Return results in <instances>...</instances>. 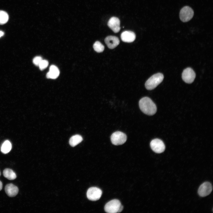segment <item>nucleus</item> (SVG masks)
<instances>
[{
    "mask_svg": "<svg viewBox=\"0 0 213 213\" xmlns=\"http://www.w3.org/2000/svg\"><path fill=\"white\" fill-rule=\"evenodd\" d=\"M83 140L82 137L79 135H76L72 136L69 140L70 146L74 147L80 143Z\"/></svg>",
    "mask_w": 213,
    "mask_h": 213,
    "instance_id": "nucleus-16",
    "label": "nucleus"
},
{
    "mask_svg": "<svg viewBox=\"0 0 213 213\" xmlns=\"http://www.w3.org/2000/svg\"><path fill=\"white\" fill-rule=\"evenodd\" d=\"M49 64V62L47 60L42 59L40 63L38 66L40 69L42 70L46 68Z\"/></svg>",
    "mask_w": 213,
    "mask_h": 213,
    "instance_id": "nucleus-20",
    "label": "nucleus"
},
{
    "mask_svg": "<svg viewBox=\"0 0 213 213\" xmlns=\"http://www.w3.org/2000/svg\"><path fill=\"white\" fill-rule=\"evenodd\" d=\"M104 41L108 47L112 49L117 47L120 43L118 38L114 36H110L106 37Z\"/></svg>",
    "mask_w": 213,
    "mask_h": 213,
    "instance_id": "nucleus-11",
    "label": "nucleus"
},
{
    "mask_svg": "<svg viewBox=\"0 0 213 213\" xmlns=\"http://www.w3.org/2000/svg\"><path fill=\"white\" fill-rule=\"evenodd\" d=\"M5 191L7 194L10 197H14L18 194L19 189L18 187L12 183L7 184L5 187Z\"/></svg>",
    "mask_w": 213,
    "mask_h": 213,
    "instance_id": "nucleus-13",
    "label": "nucleus"
},
{
    "mask_svg": "<svg viewBox=\"0 0 213 213\" xmlns=\"http://www.w3.org/2000/svg\"><path fill=\"white\" fill-rule=\"evenodd\" d=\"M3 174L5 178L10 180H14L17 177L15 173L10 169H5L3 171Z\"/></svg>",
    "mask_w": 213,
    "mask_h": 213,
    "instance_id": "nucleus-15",
    "label": "nucleus"
},
{
    "mask_svg": "<svg viewBox=\"0 0 213 213\" xmlns=\"http://www.w3.org/2000/svg\"><path fill=\"white\" fill-rule=\"evenodd\" d=\"M9 20V15L5 12L0 10V25H2L6 23Z\"/></svg>",
    "mask_w": 213,
    "mask_h": 213,
    "instance_id": "nucleus-18",
    "label": "nucleus"
},
{
    "mask_svg": "<svg viewBox=\"0 0 213 213\" xmlns=\"http://www.w3.org/2000/svg\"><path fill=\"white\" fill-rule=\"evenodd\" d=\"M107 25L108 27L115 33H118L120 30V20L117 17H113L111 18L108 21Z\"/></svg>",
    "mask_w": 213,
    "mask_h": 213,
    "instance_id": "nucleus-10",
    "label": "nucleus"
},
{
    "mask_svg": "<svg viewBox=\"0 0 213 213\" xmlns=\"http://www.w3.org/2000/svg\"><path fill=\"white\" fill-rule=\"evenodd\" d=\"M127 136L124 133L120 131H116L112 134L111 136L112 143L115 145H121L126 141Z\"/></svg>",
    "mask_w": 213,
    "mask_h": 213,
    "instance_id": "nucleus-3",
    "label": "nucleus"
},
{
    "mask_svg": "<svg viewBox=\"0 0 213 213\" xmlns=\"http://www.w3.org/2000/svg\"><path fill=\"white\" fill-rule=\"evenodd\" d=\"M121 204L118 199H114L107 202L104 206L105 211L108 213H117Z\"/></svg>",
    "mask_w": 213,
    "mask_h": 213,
    "instance_id": "nucleus-5",
    "label": "nucleus"
},
{
    "mask_svg": "<svg viewBox=\"0 0 213 213\" xmlns=\"http://www.w3.org/2000/svg\"><path fill=\"white\" fill-rule=\"evenodd\" d=\"M164 79V75L161 73L155 74L146 81L145 86L148 90H152L155 88Z\"/></svg>",
    "mask_w": 213,
    "mask_h": 213,
    "instance_id": "nucleus-2",
    "label": "nucleus"
},
{
    "mask_svg": "<svg viewBox=\"0 0 213 213\" xmlns=\"http://www.w3.org/2000/svg\"><path fill=\"white\" fill-rule=\"evenodd\" d=\"M42 58L40 56H36L33 59V63L37 66H38L42 60Z\"/></svg>",
    "mask_w": 213,
    "mask_h": 213,
    "instance_id": "nucleus-21",
    "label": "nucleus"
},
{
    "mask_svg": "<svg viewBox=\"0 0 213 213\" xmlns=\"http://www.w3.org/2000/svg\"><path fill=\"white\" fill-rule=\"evenodd\" d=\"M150 146L152 150L157 153L163 152L165 149V146L163 142L157 138L152 140L150 143Z\"/></svg>",
    "mask_w": 213,
    "mask_h": 213,
    "instance_id": "nucleus-7",
    "label": "nucleus"
},
{
    "mask_svg": "<svg viewBox=\"0 0 213 213\" xmlns=\"http://www.w3.org/2000/svg\"><path fill=\"white\" fill-rule=\"evenodd\" d=\"M121 38L123 42L130 43L133 42L135 39V35L132 31H125L121 33Z\"/></svg>",
    "mask_w": 213,
    "mask_h": 213,
    "instance_id": "nucleus-12",
    "label": "nucleus"
},
{
    "mask_svg": "<svg viewBox=\"0 0 213 213\" xmlns=\"http://www.w3.org/2000/svg\"><path fill=\"white\" fill-rule=\"evenodd\" d=\"M4 35V33L2 31H0V38L3 36Z\"/></svg>",
    "mask_w": 213,
    "mask_h": 213,
    "instance_id": "nucleus-23",
    "label": "nucleus"
},
{
    "mask_svg": "<svg viewBox=\"0 0 213 213\" xmlns=\"http://www.w3.org/2000/svg\"><path fill=\"white\" fill-rule=\"evenodd\" d=\"M123 207L122 205L120 207L117 213H119L121 212L123 209Z\"/></svg>",
    "mask_w": 213,
    "mask_h": 213,
    "instance_id": "nucleus-22",
    "label": "nucleus"
},
{
    "mask_svg": "<svg viewBox=\"0 0 213 213\" xmlns=\"http://www.w3.org/2000/svg\"><path fill=\"white\" fill-rule=\"evenodd\" d=\"M94 50L98 53L102 52L104 49V47L100 42L96 41L95 42L93 46Z\"/></svg>",
    "mask_w": 213,
    "mask_h": 213,
    "instance_id": "nucleus-19",
    "label": "nucleus"
},
{
    "mask_svg": "<svg viewBox=\"0 0 213 213\" xmlns=\"http://www.w3.org/2000/svg\"><path fill=\"white\" fill-rule=\"evenodd\" d=\"M12 149V144L8 140H6L3 143L1 147V151L4 154L9 152Z\"/></svg>",
    "mask_w": 213,
    "mask_h": 213,
    "instance_id": "nucleus-17",
    "label": "nucleus"
},
{
    "mask_svg": "<svg viewBox=\"0 0 213 213\" xmlns=\"http://www.w3.org/2000/svg\"><path fill=\"white\" fill-rule=\"evenodd\" d=\"M194 12L193 9L188 6L183 7L180 12V18L181 21L186 22L189 21L193 17Z\"/></svg>",
    "mask_w": 213,
    "mask_h": 213,
    "instance_id": "nucleus-4",
    "label": "nucleus"
},
{
    "mask_svg": "<svg viewBox=\"0 0 213 213\" xmlns=\"http://www.w3.org/2000/svg\"><path fill=\"white\" fill-rule=\"evenodd\" d=\"M196 74L193 70L188 67L185 69L182 73V78L183 81L188 83H191L194 80Z\"/></svg>",
    "mask_w": 213,
    "mask_h": 213,
    "instance_id": "nucleus-8",
    "label": "nucleus"
},
{
    "mask_svg": "<svg viewBox=\"0 0 213 213\" xmlns=\"http://www.w3.org/2000/svg\"><path fill=\"white\" fill-rule=\"evenodd\" d=\"M59 74V71L58 67L52 65L50 66L49 71L46 75V77L48 78L55 79L58 77Z\"/></svg>",
    "mask_w": 213,
    "mask_h": 213,
    "instance_id": "nucleus-14",
    "label": "nucleus"
},
{
    "mask_svg": "<svg viewBox=\"0 0 213 213\" xmlns=\"http://www.w3.org/2000/svg\"><path fill=\"white\" fill-rule=\"evenodd\" d=\"M212 190V184L209 182H205L199 187L198 193L201 197H205L209 195Z\"/></svg>",
    "mask_w": 213,
    "mask_h": 213,
    "instance_id": "nucleus-9",
    "label": "nucleus"
},
{
    "mask_svg": "<svg viewBox=\"0 0 213 213\" xmlns=\"http://www.w3.org/2000/svg\"><path fill=\"white\" fill-rule=\"evenodd\" d=\"M2 188V183L0 181V191L1 190Z\"/></svg>",
    "mask_w": 213,
    "mask_h": 213,
    "instance_id": "nucleus-24",
    "label": "nucleus"
},
{
    "mask_svg": "<svg viewBox=\"0 0 213 213\" xmlns=\"http://www.w3.org/2000/svg\"><path fill=\"white\" fill-rule=\"evenodd\" d=\"M141 111L144 114L149 115L154 114L156 112L155 104L150 98L145 97L141 99L139 103Z\"/></svg>",
    "mask_w": 213,
    "mask_h": 213,
    "instance_id": "nucleus-1",
    "label": "nucleus"
},
{
    "mask_svg": "<svg viewBox=\"0 0 213 213\" xmlns=\"http://www.w3.org/2000/svg\"><path fill=\"white\" fill-rule=\"evenodd\" d=\"M0 175H1V172H0Z\"/></svg>",
    "mask_w": 213,
    "mask_h": 213,
    "instance_id": "nucleus-25",
    "label": "nucleus"
},
{
    "mask_svg": "<svg viewBox=\"0 0 213 213\" xmlns=\"http://www.w3.org/2000/svg\"><path fill=\"white\" fill-rule=\"evenodd\" d=\"M102 194V191L99 188L91 187L88 189L87 192V196L90 200L96 201L100 199Z\"/></svg>",
    "mask_w": 213,
    "mask_h": 213,
    "instance_id": "nucleus-6",
    "label": "nucleus"
}]
</instances>
